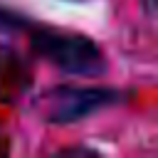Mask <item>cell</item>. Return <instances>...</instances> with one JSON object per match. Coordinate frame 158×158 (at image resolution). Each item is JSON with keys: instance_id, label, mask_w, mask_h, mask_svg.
<instances>
[{"instance_id": "cell-1", "label": "cell", "mask_w": 158, "mask_h": 158, "mask_svg": "<svg viewBox=\"0 0 158 158\" xmlns=\"http://www.w3.org/2000/svg\"><path fill=\"white\" fill-rule=\"evenodd\" d=\"M10 27L22 30L27 35L30 47L37 52V57L52 64L54 69H59L62 74L99 79L109 72V57L104 47L94 42L89 35L44 25V22H25L0 7V30H10Z\"/></svg>"}, {"instance_id": "cell-2", "label": "cell", "mask_w": 158, "mask_h": 158, "mask_svg": "<svg viewBox=\"0 0 158 158\" xmlns=\"http://www.w3.org/2000/svg\"><path fill=\"white\" fill-rule=\"evenodd\" d=\"M121 101V89L104 84H59L42 96V116L47 123H77L101 114Z\"/></svg>"}, {"instance_id": "cell-3", "label": "cell", "mask_w": 158, "mask_h": 158, "mask_svg": "<svg viewBox=\"0 0 158 158\" xmlns=\"http://www.w3.org/2000/svg\"><path fill=\"white\" fill-rule=\"evenodd\" d=\"M67 2H89V0H67Z\"/></svg>"}]
</instances>
